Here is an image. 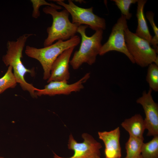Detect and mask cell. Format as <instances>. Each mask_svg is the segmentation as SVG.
Wrapping results in <instances>:
<instances>
[{
	"mask_svg": "<svg viewBox=\"0 0 158 158\" xmlns=\"http://www.w3.org/2000/svg\"><path fill=\"white\" fill-rule=\"evenodd\" d=\"M138 0H113L115 4L121 11V14L124 16L126 19L129 20L132 17V14L129 12L131 5L137 2Z\"/></svg>",
	"mask_w": 158,
	"mask_h": 158,
	"instance_id": "cell-19",
	"label": "cell"
},
{
	"mask_svg": "<svg viewBox=\"0 0 158 158\" xmlns=\"http://www.w3.org/2000/svg\"><path fill=\"white\" fill-rule=\"evenodd\" d=\"M0 158H4L2 157H0Z\"/></svg>",
	"mask_w": 158,
	"mask_h": 158,
	"instance_id": "cell-24",
	"label": "cell"
},
{
	"mask_svg": "<svg viewBox=\"0 0 158 158\" xmlns=\"http://www.w3.org/2000/svg\"><path fill=\"white\" fill-rule=\"evenodd\" d=\"M121 125L130 135L144 139L143 134L146 128L144 119L140 114H136L130 118L126 119Z\"/></svg>",
	"mask_w": 158,
	"mask_h": 158,
	"instance_id": "cell-13",
	"label": "cell"
},
{
	"mask_svg": "<svg viewBox=\"0 0 158 158\" xmlns=\"http://www.w3.org/2000/svg\"><path fill=\"white\" fill-rule=\"evenodd\" d=\"M12 71L11 66H8L6 73L0 78V89L2 93L7 89L14 88L17 85V82Z\"/></svg>",
	"mask_w": 158,
	"mask_h": 158,
	"instance_id": "cell-18",
	"label": "cell"
},
{
	"mask_svg": "<svg viewBox=\"0 0 158 158\" xmlns=\"http://www.w3.org/2000/svg\"><path fill=\"white\" fill-rule=\"evenodd\" d=\"M99 158H101L100 157H99Z\"/></svg>",
	"mask_w": 158,
	"mask_h": 158,
	"instance_id": "cell-25",
	"label": "cell"
},
{
	"mask_svg": "<svg viewBox=\"0 0 158 158\" xmlns=\"http://www.w3.org/2000/svg\"><path fill=\"white\" fill-rule=\"evenodd\" d=\"M152 91L150 88L147 92L144 91L136 102L142 105L144 111L147 135L154 136L158 135V105L153 99Z\"/></svg>",
	"mask_w": 158,
	"mask_h": 158,
	"instance_id": "cell-9",
	"label": "cell"
},
{
	"mask_svg": "<svg viewBox=\"0 0 158 158\" xmlns=\"http://www.w3.org/2000/svg\"><path fill=\"white\" fill-rule=\"evenodd\" d=\"M82 137L83 142L78 143L74 139L72 135H69L68 145L69 149L73 151V155L69 157H60L55 153L54 158H99L100 157L101 144L93 137L87 133H84Z\"/></svg>",
	"mask_w": 158,
	"mask_h": 158,
	"instance_id": "cell-8",
	"label": "cell"
},
{
	"mask_svg": "<svg viewBox=\"0 0 158 158\" xmlns=\"http://www.w3.org/2000/svg\"><path fill=\"white\" fill-rule=\"evenodd\" d=\"M99 138L105 145V158H120L121 156V147L120 143V132L118 127L109 131L98 132Z\"/></svg>",
	"mask_w": 158,
	"mask_h": 158,
	"instance_id": "cell-12",
	"label": "cell"
},
{
	"mask_svg": "<svg viewBox=\"0 0 158 158\" xmlns=\"http://www.w3.org/2000/svg\"><path fill=\"white\" fill-rule=\"evenodd\" d=\"M80 42V37L75 35L68 40H59L54 44L43 48L27 46L25 52L28 56L40 62L44 71L43 79L48 80L50 76L52 65L57 57L66 50L77 46Z\"/></svg>",
	"mask_w": 158,
	"mask_h": 158,
	"instance_id": "cell-2",
	"label": "cell"
},
{
	"mask_svg": "<svg viewBox=\"0 0 158 158\" xmlns=\"http://www.w3.org/2000/svg\"><path fill=\"white\" fill-rule=\"evenodd\" d=\"M146 80L150 88L155 92L158 91V66L154 63L148 66Z\"/></svg>",
	"mask_w": 158,
	"mask_h": 158,
	"instance_id": "cell-17",
	"label": "cell"
},
{
	"mask_svg": "<svg viewBox=\"0 0 158 158\" xmlns=\"http://www.w3.org/2000/svg\"><path fill=\"white\" fill-rule=\"evenodd\" d=\"M120 158H122L121 157ZM126 158V157H125V158ZM143 158L142 157L141 154H140L139 156H136V157H132V158Z\"/></svg>",
	"mask_w": 158,
	"mask_h": 158,
	"instance_id": "cell-22",
	"label": "cell"
},
{
	"mask_svg": "<svg viewBox=\"0 0 158 158\" xmlns=\"http://www.w3.org/2000/svg\"><path fill=\"white\" fill-rule=\"evenodd\" d=\"M75 47L66 50L55 61L51 66L50 75L47 80V83L51 81H67L69 79L70 59Z\"/></svg>",
	"mask_w": 158,
	"mask_h": 158,
	"instance_id": "cell-11",
	"label": "cell"
},
{
	"mask_svg": "<svg viewBox=\"0 0 158 158\" xmlns=\"http://www.w3.org/2000/svg\"><path fill=\"white\" fill-rule=\"evenodd\" d=\"M144 139H141L130 135L126 143V157L131 158L141 154V149Z\"/></svg>",
	"mask_w": 158,
	"mask_h": 158,
	"instance_id": "cell-15",
	"label": "cell"
},
{
	"mask_svg": "<svg viewBox=\"0 0 158 158\" xmlns=\"http://www.w3.org/2000/svg\"><path fill=\"white\" fill-rule=\"evenodd\" d=\"M146 17L150 23L153 30L154 35L152 37L151 43L154 49L158 50V29L154 20V13L152 11H148L146 13Z\"/></svg>",
	"mask_w": 158,
	"mask_h": 158,
	"instance_id": "cell-21",
	"label": "cell"
},
{
	"mask_svg": "<svg viewBox=\"0 0 158 158\" xmlns=\"http://www.w3.org/2000/svg\"><path fill=\"white\" fill-rule=\"evenodd\" d=\"M126 44L135 63L142 67L154 63L158 66L157 51L151 47L150 43L130 31L128 27L124 30Z\"/></svg>",
	"mask_w": 158,
	"mask_h": 158,
	"instance_id": "cell-5",
	"label": "cell"
},
{
	"mask_svg": "<svg viewBox=\"0 0 158 158\" xmlns=\"http://www.w3.org/2000/svg\"><path fill=\"white\" fill-rule=\"evenodd\" d=\"M128 27L125 17L121 14L113 26L107 41L100 49L99 55L102 56L111 51H116L125 54L133 63L134 61L127 49L125 40L124 30Z\"/></svg>",
	"mask_w": 158,
	"mask_h": 158,
	"instance_id": "cell-7",
	"label": "cell"
},
{
	"mask_svg": "<svg viewBox=\"0 0 158 158\" xmlns=\"http://www.w3.org/2000/svg\"><path fill=\"white\" fill-rule=\"evenodd\" d=\"M90 73L86 74L77 82L68 84L67 81H51L45 85L43 89H38L35 92L36 96H54L56 95H68L73 92L80 91L84 88L83 84L90 78Z\"/></svg>",
	"mask_w": 158,
	"mask_h": 158,
	"instance_id": "cell-10",
	"label": "cell"
},
{
	"mask_svg": "<svg viewBox=\"0 0 158 158\" xmlns=\"http://www.w3.org/2000/svg\"><path fill=\"white\" fill-rule=\"evenodd\" d=\"M86 25H81L78 27L77 32L81 37V42L79 50L75 51L70 63L74 70L78 69L83 63L89 65L94 63L102 47L103 30L95 31L90 37L86 33Z\"/></svg>",
	"mask_w": 158,
	"mask_h": 158,
	"instance_id": "cell-4",
	"label": "cell"
},
{
	"mask_svg": "<svg viewBox=\"0 0 158 158\" xmlns=\"http://www.w3.org/2000/svg\"><path fill=\"white\" fill-rule=\"evenodd\" d=\"M147 2L146 0H138L137 2L136 16L138 24L135 34L150 44L152 37L150 33L144 12V7Z\"/></svg>",
	"mask_w": 158,
	"mask_h": 158,
	"instance_id": "cell-14",
	"label": "cell"
},
{
	"mask_svg": "<svg viewBox=\"0 0 158 158\" xmlns=\"http://www.w3.org/2000/svg\"><path fill=\"white\" fill-rule=\"evenodd\" d=\"M153 137L142 145L141 154L143 158H158V135Z\"/></svg>",
	"mask_w": 158,
	"mask_h": 158,
	"instance_id": "cell-16",
	"label": "cell"
},
{
	"mask_svg": "<svg viewBox=\"0 0 158 158\" xmlns=\"http://www.w3.org/2000/svg\"><path fill=\"white\" fill-rule=\"evenodd\" d=\"M43 11L51 15L53 19L51 25L47 28L48 36L44 42V47L52 44L56 40H68L75 35L80 25L70 21L69 13L66 10L58 11L53 7L47 6L43 8Z\"/></svg>",
	"mask_w": 158,
	"mask_h": 158,
	"instance_id": "cell-3",
	"label": "cell"
},
{
	"mask_svg": "<svg viewBox=\"0 0 158 158\" xmlns=\"http://www.w3.org/2000/svg\"><path fill=\"white\" fill-rule=\"evenodd\" d=\"M31 2L32 4L33 11L32 16L34 18H37L40 16L39 10L40 7L42 5H47L53 7L56 10L62 8L61 6L56 5L52 3H49L44 0H31Z\"/></svg>",
	"mask_w": 158,
	"mask_h": 158,
	"instance_id": "cell-20",
	"label": "cell"
},
{
	"mask_svg": "<svg viewBox=\"0 0 158 158\" xmlns=\"http://www.w3.org/2000/svg\"><path fill=\"white\" fill-rule=\"evenodd\" d=\"M2 93L1 90L0 89V94Z\"/></svg>",
	"mask_w": 158,
	"mask_h": 158,
	"instance_id": "cell-23",
	"label": "cell"
},
{
	"mask_svg": "<svg viewBox=\"0 0 158 158\" xmlns=\"http://www.w3.org/2000/svg\"><path fill=\"white\" fill-rule=\"evenodd\" d=\"M33 35L25 34L20 36L15 41H8L6 53L3 56L2 60L6 66H11L17 83H19L22 88L29 92L32 97H36L37 96L35 92L38 89L27 83L25 78L27 73L32 74V71L27 68L21 61L25 43L28 38Z\"/></svg>",
	"mask_w": 158,
	"mask_h": 158,
	"instance_id": "cell-1",
	"label": "cell"
},
{
	"mask_svg": "<svg viewBox=\"0 0 158 158\" xmlns=\"http://www.w3.org/2000/svg\"><path fill=\"white\" fill-rule=\"evenodd\" d=\"M63 6L69 12L72 17V23L82 24L88 26L92 29L96 31L106 28L105 19L95 14L93 12V7L84 8L79 7L73 1L69 0L68 4L63 2V0H53Z\"/></svg>",
	"mask_w": 158,
	"mask_h": 158,
	"instance_id": "cell-6",
	"label": "cell"
}]
</instances>
